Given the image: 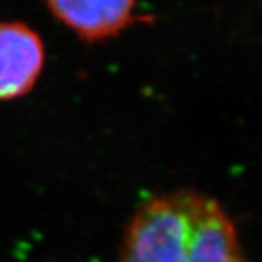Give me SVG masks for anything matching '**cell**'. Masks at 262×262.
Masks as SVG:
<instances>
[{"label": "cell", "mask_w": 262, "mask_h": 262, "mask_svg": "<svg viewBox=\"0 0 262 262\" xmlns=\"http://www.w3.org/2000/svg\"><path fill=\"white\" fill-rule=\"evenodd\" d=\"M118 262H246L232 219L213 196L182 188L144 201Z\"/></svg>", "instance_id": "6da1fadb"}, {"label": "cell", "mask_w": 262, "mask_h": 262, "mask_svg": "<svg viewBox=\"0 0 262 262\" xmlns=\"http://www.w3.org/2000/svg\"><path fill=\"white\" fill-rule=\"evenodd\" d=\"M46 64L41 35L22 20H0V101L29 94Z\"/></svg>", "instance_id": "7a4b0ae2"}, {"label": "cell", "mask_w": 262, "mask_h": 262, "mask_svg": "<svg viewBox=\"0 0 262 262\" xmlns=\"http://www.w3.org/2000/svg\"><path fill=\"white\" fill-rule=\"evenodd\" d=\"M131 0H50L48 12L86 42H102L122 31L147 22Z\"/></svg>", "instance_id": "3957f363"}]
</instances>
